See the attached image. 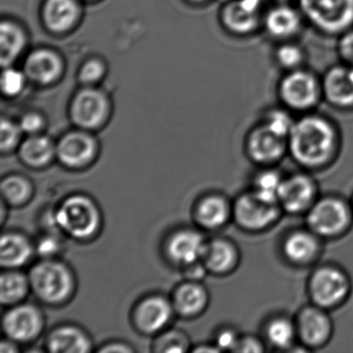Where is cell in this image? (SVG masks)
Returning <instances> with one entry per match:
<instances>
[{
    "mask_svg": "<svg viewBox=\"0 0 353 353\" xmlns=\"http://www.w3.org/2000/svg\"><path fill=\"white\" fill-rule=\"evenodd\" d=\"M338 132L325 117L307 113L294 121L288 152L305 168H319L332 161L338 148Z\"/></svg>",
    "mask_w": 353,
    "mask_h": 353,
    "instance_id": "1",
    "label": "cell"
},
{
    "mask_svg": "<svg viewBox=\"0 0 353 353\" xmlns=\"http://www.w3.org/2000/svg\"><path fill=\"white\" fill-rule=\"evenodd\" d=\"M53 221L65 234L84 241L92 239L100 231L102 214L92 198L72 195L59 204Z\"/></svg>",
    "mask_w": 353,
    "mask_h": 353,
    "instance_id": "2",
    "label": "cell"
},
{
    "mask_svg": "<svg viewBox=\"0 0 353 353\" xmlns=\"http://www.w3.org/2000/svg\"><path fill=\"white\" fill-rule=\"evenodd\" d=\"M30 288L36 296L48 305L65 303L75 290V278L63 262L43 259L30 270Z\"/></svg>",
    "mask_w": 353,
    "mask_h": 353,
    "instance_id": "3",
    "label": "cell"
},
{
    "mask_svg": "<svg viewBox=\"0 0 353 353\" xmlns=\"http://www.w3.org/2000/svg\"><path fill=\"white\" fill-rule=\"evenodd\" d=\"M305 21L325 36L339 37L353 28V0H297Z\"/></svg>",
    "mask_w": 353,
    "mask_h": 353,
    "instance_id": "4",
    "label": "cell"
},
{
    "mask_svg": "<svg viewBox=\"0 0 353 353\" xmlns=\"http://www.w3.org/2000/svg\"><path fill=\"white\" fill-rule=\"evenodd\" d=\"M278 96L289 111L311 112L323 99L321 80L303 68L286 72L279 82Z\"/></svg>",
    "mask_w": 353,
    "mask_h": 353,
    "instance_id": "5",
    "label": "cell"
},
{
    "mask_svg": "<svg viewBox=\"0 0 353 353\" xmlns=\"http://www.w3.org/2000/svg\"><path fill=\"white\" fill-rule=\"evenodd\" d=\"M352 221V206L336 196H325L316 200L305 212L307 228L320 239L341 236L350 228Z\"/></svg>",
    "mask_w": 353,
    "mask_h": 353,
    "instance_id": "6",
    "label": "cell"
},
{
    "mask_svg": "<svg viewBox=\"0 0 353 353\" xmlns=\"http://www.w3.org/2000/svg\"><path fill=\"white\" fill-rule=\"evenodd\" d=\"M282 208L253 190L241 194L232 204V219L237 226L249 232H260L272 227L280 218Z\"/></svg>",
    "mask_w": 353,
    "mask_h": 353,
    "instance_id": "7",
    "label": "cell"
},
{
    "mask_svg": "<svg viewBox=\"0 0 353 353\" xmlns=\"http://www.w3.org/2000/svg\"><path fill=\"white\" fill-rule=\"evenodd\" d=\"M307 290L312 303L325 310L334 309L348 297L350 280L346 272L336 266H321L310 276Z\"/></svg>",
    "mask_w": 353,
    "mask_h": 353,
    "instance_id": "8",
    "label": "cell"
},
{
    "mask_svg": "<svg viewBox=\"0 0 353 353\" xmlns=\"http://www.w3.org/2000/svg\"><path fill=\"white\" fill-rule=\"evenodd\" d=\"M297 339L303 346L318 349L325 346L332 339L334 324L327 310L316 305H307L295 319Z\"/></svg>",
    "mask_w": 353,
    "mask_h": 353,
    "instance_id": "9",
    "label": "cell"
},
{
    "mask_svg": "<svg viewBox=\"0 0 353 353\" xmlns=\"http://www.w3.org/2000/svg\"><path fill=\"white\" fill-rule=\"evenodd\" d=\"M247 154L256 164L270 167L278 163L288 150V139L261 121L247 138Z\"/></svg>",
    "mask_w": 353,
    "mask_h": 353,
    "instance_id": "10",
    "label": "cell"
},
{
    "mask_svg": "<svg viewBox=\"0 0 353 353\" xmlns=\"http://www.w3.org/2000/svg\"><path fill=\"white\" fill-rule=\"evenodd\" d=\"M42 311L30 303L12 305L3 319V332L8 339L17 343H28L40 336L44 327Z\"/></svg>",
    "mask_w": 353,
    "mask_h": 353,
    "instance_id": "11",
    "label": "cell"
},
{
    "mask_svg": "<svg viewBox=\"0 0 353 353\" xmlns=\"http://www.w3.org/2000/svg\"><path fill=\"white\" fill-rule=\"evenodd\" d=\"M318 188L315 181L305 173L284 177L278 201L283 212L291 214L307 212L318 199Z\"/></svg>",
    "mask_w": 353,
    "mask_h": 353,
    "instance_id": "12",
    "label": "cell"
},
{
    "mask_svg": "<svg viewBox=\"0 0 353 353\" xmlns=\"http://www.w3.org/2000/svg\"><path fill=\"white\" fill-rule=\"evenodd\" d=\"M263 3L264 0H232L223 9V23L233 34H253L262 26Z\"/></svg>",
    "mask_w": 353,
    "mask_h": 353,
    "instance_id": "13",
    "label": "cell"
},
{
    "mask_svg": "<svg viewBox=\"0 0 353 353\" xmlns=\"http://www.w3.org/2000/svg\"><path fill=\"white\" fill-rule=\"evenodd\" d=\"M303 21L305 18L299 8L291 3H274V7L264 13L262 26L270 38L285 42L301 32Z\"/></svg>",
    "mask_w": 353,
    "mask_h": 353,
    "instance_id": "14",
    "label": "cell"
},
{
    "mask_svg": "<svg viewBox=\"0 0 353 353\" xmlns=\"http://www.w3.org/2000/svg\"><path fill=\"white\" fill-rule=\"evenodd\" d=\"M98 152L96 140L84 132H72L59 140L57 157L68 168L80 169L94 162Z\"/></svg>",
    "mask_w": 353,
    "mask_h": 353,
    "instance_id": "15",
    "label": "cell"
},
{
    "mask_svg": "<svg viewBox=\"0 0 353 353\" xmlns=\"http://www.w3.org/2000/svg\"><path fill=\"white\" fill-rule=\"evenodd\" d=\"M323 99L339 109L353 108V68L344 65H332L321 79Z\"/></svg>",
    "mask_w": 353,
    "mask_h": 353,
    "instance_id": "16",
    "label": "cell"
},
{
    "mask_svg": "<svg viewBox=\"0 0 353 353\" xmlns=\"http://www.w3.org/2000/svg\"><path fill=\"white\" fill-rule=\"evenodd\" d=\"M172 303L162 295L142 299L134 311V323L144 334H157L166 327L173 314Z\"/></svg>",
    "mask_w": 353,
    "mask_h": 353,
    "instance_id": "17",
    "label": "cell"
},
{
    "mask_svg": "<svg viewBox=\"0 0 353 353\" xmlns=\"http://www.w3.org/2000/svg\"><path fill=\"white\" fill-rule=\"evenodd\" d=\"M208 241L193 229L175 231L166 243L169 259L179 265L187 266L202 261Z\"/></svg>",
    "mask_w": 353,
    "mask_h": 353,
    "instance_id": "18",
    "label": "cell"
},
{
    "mask_svg": "<svg viewBox=\"0 0 353 353\" xmlns=\"http://www.w3.org/2000/svg\"><path fill=\"white\" fill-rule=\"evenodd\" d=\"M107 109L106 99L101 92L94 90H81L72 104V121L81 129H97L106 119Z\"/></svg>",
    "mask_w": 353,
    "mask_h": 353,
    "instance_id": "19",
    "label": "cell"
},
{
    "mask_svg": "<svg viewBox=\"0 0 353 353\" xmlns=\"http://www.w3.org/2000/svg\"><path fill=\"white\" fill-rule=\"evenodd\" d=\"M320 239L309 228L292 231L283 239V256L293 265H310L319 257Z\"/></svg>",
    "mask_w": 353,
    "mask_h": 353,
    "instance_id": "20",
    "label": "cell"
},
{
    "mask_svg": "<svg viewBox=\"0 0 353 353\" xmlns=\"http://www.w3.org/2000/svg\"><path fill=\"white\" fill-rule=\"evenodd\" d=\"M202 262L206 270L212 274H229L239 265V249L228 239H212L206 245Z\"/></svg>",
    "mask_w": 353,
    "mask_h": 353,
    "instance_id": "21",
    "label": "cell"
},
{
    "mask_svg": "<svg viewBox=\"0 0 353 353\" xmlns=\"http://www.w3.org/2000/svg\"><path fill=\"white\" fill-rule=\"evenodd\" d=\"M46 345L53 353H88L92 350V343L82 328L63 325L49 334Z\"/></svg>",
    "mask_w": 353,
    "mask_h": 353,
    "instance_id": "22",
    "label": "cell"
},
{
    "mask_svg": "<svg viewBox=\"0 0 353 353\" xmlns=\"http://www.w3.org/2000/svg\"><path fill=\"white\" fill-rule=\"evenodd\" d=\"M36 248L21 233L8 232L0 243V263L5 270H18L32 259Z\"/></svg>",
    "mask_w": 353,
    "mask_h": 353,
    "instance_id": "23",
    "label": "cell"
},
{
    "mask_svg": "<svg viewBox=\"0 0 353 353\" xmlns=\"http://www.w3.org/2000/svg\"><path fill=\"white\" fill-rule=\"evenodd\" d=\"M196 220L208 230L222 228L232 218V204L222 195L202 198L196 208Z\"/></svg>",
    "mask_w": 353,
    "mask_h": 353,
    "instance_id": "24",
    "label": "cell"
},
{
    "mask_svg": "<svg viewBox=\"0 0 353 353\" xmlns=\"http://www.w3.org/2000/svg\"><path fill=\"white\" fill-rule=\"evenodd\" d=\"M208 303V291L196 281L183 283L177 287L173 295V307L185 317H192L201 313Z\"/></svg>",
    "mask_w": 353,
    "mask_h": 353,
    "instance_id": "25",
    "label": "cell"
},
{
    "mask_svg": "<svg viewBox=\"0 0 353 353\" xmlns=\"http://www.w3.org/2000/svg\"><path fill=\"white\" fill-rule=\"evenodd\" d=\"M19 157L26 166L42 168L57 157V145L46 136H30L20 145Z\"/></svg>",
    "mask_w": 353,
    "mask_h": 353,
    "instance_id": "26",
    "label": "cell"
},
{
    "mask_svg": "<svg viewBox=\"0 0 353 353\" xmlns=\"http://www.w3.org/2000/svg\"><path fill=\"white\" fill-rule=\"evenodd\" d=\"M61 71V59L51 51H36L32 53L26 61V74L30 79L38 83H50L59 77Z\"/></svg>",
    "mask_w": 353,
    "mask_h": 353,
    "instance_id": "27",
    "label": "cell"
},
{
    "mask_svg": "<svg viewBox=\"0 0 353 353\" xmlns=\"http://www.w3.org/2000/svg\"><path fill=\"white\" fill-rule=\"evenodd\" d=\"M265 342L279 350H290L297 340L295 320L286 316H274L264 326Z\"/></svg>",
    "mask_w": 353,
    "mask_h": 353,
    "instance_id": "28",
    "label": "cell"
},
{
    "mask_svg": "<svg viewBox=\"0 0 353 353\" xmlns=\"http://www.w3.org/2000/svg\"><path fill=\"white\" fill-rule=\"evenodd\" d=\"M43 15L49 30L65 32L75 23L78 15L77 5L74 0H47Z\"/></svg>",
    "mask_w": 353,
    "mask_h": 353,
    "instance_id": "29",
    "label": "cell"
},
{
    "mask_svg": "<svg viewBox=\"0 0 353 353\" xmlns=\"http://www.w3.org/2000/svg\"><path fill=\"white\" fill-rule=\"evenodd\" d=\"M30 289L28 276L17 270H6L0 278V301L3 305L21 303Z\"/></svg>",
    "mask_w": 353,
    "mask_h": 353,
    "instance_id": "30",
    "label": "cell"
},
{
    "mask_svg": "<svg viewBox=\"0 0 353 353\" xmlns=\"http://www.w3.org/2000/svg\"><path fill=\"white\" fill-rule=\"evenodd\" d=\"M26 39L19 28L11 22L3 21L0 28V63L9 67L21 52Z\"/></svg>",
    "mask_w": 353,
    "mask_h": 353,
    "instance_id": "31",
    "label": "cell"
},
{
    "mask_svg": "<svg viewBox=\"0 0 353 353\" xmlns=\"http://www.w3.org/2000/svg\"><path fill=\"white\" fill-rule=\"evenodd\" d=\"M32 183L21 175H10L1 183V194L3 200L11 205H22L32 197Z\"/></svg>",
    "mask_w": 353,
    "mask_h": 353,
    "instance_id": "32",
    "label": "cell"
},
{
    "mask_svg": "<svg viewBox=\"0 0 353 353\" xmlns=\"http://www.w3.org/2000/svg\"><path fill=\"white\" fill-rule=\"evenodd\" d=\"M283 179L284 177L278 171L268 167L256 175L252 190L261 197L279 203V191H280Z\"/></svg>",
    "mask_w": 353,
    "mask_h": 353,
    "instance_id": "33",
    "label": "cell"
},
{
    "mask_svg": "<svg viewBox=\"0 0 353 353\" xmlns=\"http://www.w3.org/2000/svg\"><path fill=\"white\" fill-rule=\"evenodd\" d=\"M305 59V54L303 48L292 41L281 43L274 52L276 65L286 72L303 68Z\"/></svg>",
    "mask_w": 353,
    "mask_h": 353,
    "instance_id": "34",
    "label": "cell"
},
{
    "mask_svg": "<svg viewBox=\"0 0 353 353\" xmlns=\"http://www.w3.org/2000/svg\"><path fill=\"white\" fill-rule=\"evenodd\" d=\"M23 132L19 125H16L9 119H3L0 127V148L3 154L12 152L19 144Z\"/></svg>",
    "mask_w": 353,
    "mask_h": 353,
    "instance_id": "35",
    "label": "cell"
},
{
    "mask_svg": "<svg viewBox=\"0 0 353 353\" xmlns=\"http://www.w3.org/2000/svg\"><path fill=\"white\" fill-rule=\"evenodd\" d=\"M188 340L179 332H167L157 342V350L161 352H185L188 349Z\"/></svg>",
    "mask_w": 353,
    "mask_h": 353,
    "instance_id": "36",
    "label": "cell"
},
{
    "mask_svg": "<svg viewBox=\"0 0 353 353\" xmlns=\"http://www.w3.org/2000/svg\"><path fill=\"white\" fill-rule=\"evenodd\" d=\"M24 85V77L17 70L6 69L1 76V88L8 96H16L21 92Z\"/></svg>",
    "mask_w": 353,
    "mask_h": 353,
    "instance_id": "37",
    "label": "cell"
},
{
    "mask_svg": "<svg viewBox=\"0 0 353 353\" xmlns=\"http://www.w3.org/2000/svg\"><path fill=\"white\" fill-rule=\"evenodd\" d=\"M336 49L342 63L353 68V28L339 36Z\"/></svg>",
    "mask_w": 353,
    "mask_h": 353,
    "instance_id": "38",
    "label": "cell"
},
{
    "mask_svg": "<svg viewBox=\"0 0 353 353\" xmlns=\"http://www.w3.org/2000/svg\"><path fill=\"white\" fill-rule=\"evenodd\" d=\"M36 252L43 259H53L61 249V241L54 235H45L37 243Z\"/></svg>",
    "mask_w": 353,
    "mask_h": 353,
    "instance_id": "39",
    "label": "cell"
},
{
    "mask_svg": "<svg viewBox=\"0 0 353 353\" xmlns=\"http://www.w3.org/2000/svg\"><path fill=\"white\" fill-rule=\"evenodd\" d=\"M241 336L232 328H224L216 336V346L219 350H236Z\"/></svg>",
    "mask_w": 353,
    "mask_h": 353,
    "instance_id": "40",
    "label": "cell"
},
{
    "mask_svg": "<svg viewBox=\"0 0 353 353\" xmlns=\"http://www.w3.org/2000/svg\"><path fill=\"white\" fill-rule=\"evenodd\" d=\"M103 74H104V67L102 63L98 61H90L82 67L79 78L83 83L90 84L100 80Z\"/></svg>",
    "mask_w": 353,
    "mask_h": 353,
    "instance_id": "41",
    "label": "cell"
},
{
    "mask_svg": "<svg viewBox=\"0 0 353 353\" xmlns=\"http://www.w3.org/2000/svg\"><path fill=\"white\" fill-rule=\"evenodd\" d=\"M44 121L42 117L36 113H28L20 121L19 127L23 133L30 136L38 135L42 130Z\"/></svg>",
    "mask_w": 353,
    "mask_h": 353,
    "instance_id": "42",
    "label": "cell"
},
{
    "mask_svg": "<svg viewBox=\"0 0 353 353\" xmlns=\"http://www.w3.org/2000/svg\"><path fill=\"white\" fill-rule=\"evenodd\" d=\"M265 350L264 343L255 336H241L236 350L239 352H263Z\"/></svg>",
    "mask_w": 353,
    "mask_h": 353,
    "instance_id": "43",
    "label": "cell"
},
{
    "mask_svg": "<svg viewBox=\"0 0 353 353\" xmlns=\"http://www.w3.org/2000/svg\"><path fill=\"white\" fill-rule=\"evenodd\" d=\"M101 352H132L133 348L125 343H109L106 346L100 349Z\"/></svg>",
    "mask_w": 353,
    "mask_h": 353,
    "instance_id": "44",
    "label": "cell"
},
{
    "mask_svg": "<svg viewBox=\"0 0 353 353\" xmlns=\"http://www.w3.org/2000/svg\"><path fill=\"white\" fill-rule=\"evenodd\" d=\"M19 343L15 342V341L8 339V340L3 341L1 342V346H0V352L1 353H14L18 352L17 345Z\"/></svg>",
    "mask_w": 353,
    "mask_h": 353,
    "instance_id": "45",
    "label": "cell"
},
{
    "mask_svg": "<svg viewBox=\"0 0 353 353\" xmlns=\"http://www.w3.org/2000/svg\"><path fill=\"white\" fill-rule=\"evenodd\" d=\"M274 1V3H291L294 0H272Z\"/></svg>",
    "mask_w": 353,
    "mask_h": 353,
    "instance_id": "46",
    "label": "cell"
},
{
    "mask_svg": "<svg viewBox=\"0 0 353 353\" xmlns=\"http://www.w3.org/2000/svg\"><path fill=\"white\" fill-rule=\"evenodd\" d=\"M193 1H204V0H193Z\"/></svg>",
    "mask_w": 353,
    "mask_h": 353,
    "instance_id": "47",
    "label": "cell"
},
{
    "mask_svg": "<svg viewBox=\"0 0 353 353\" xmlns=\"http://www.w3.org/2000/svg\"><path fill=\"white\" fill-rule=\"evenodd\" d=\"M351 206H352V210H353V199H352V203H351Z\"/></svg>",
    "mask_w": 353,
    "mask_h": 353,
    "instance_id": "48",
    "label": "cell"
}]
</instances>
